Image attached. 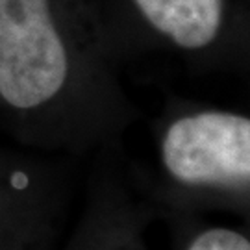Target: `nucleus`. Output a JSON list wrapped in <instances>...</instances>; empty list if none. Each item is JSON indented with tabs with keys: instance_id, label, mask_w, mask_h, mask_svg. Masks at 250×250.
<instances>
[{
	"instance_id": "nucleus-1",
	"label": "nucleus",
	"mask_w": 250,
	"mask_h": 250,
	"mask_svg": "<svg viewBox=\"0 0 250 250\" xmlns=\"http://www.w3.org/2000/svg\"><path fill=\"white\" fill-rule=\"evenodd\" d=\"M69 78V54L48 0H0V99L17 111L52 102Z\"/></svg>"
},
{
	"instance_id": "nucleus-2",
	"label": "nucleus",
	"mask_w": 250,
	"mask_h": 250,
	"mask_svg": "<svg viewBox=\"0 0 250 250\" xmlns=\"http://www.w3.org/2000/svg\"><path fill=\"white\" fill-rule=\"evenodd\" d=\"M160 158L167 176L180 188L247 195L250 119L217 109L178 117L163 132Z\"/></svg>"
},
{
	"instance_id": "nucleus-3",
	"label": "nucleus",
	"mask_w": 250,
	"mask_h": 250,
	"mask_svg": "<svg viewBox=\"0 0 250 250\" xmlns=\"http://www.w3.org/2000/svg\"><path fill=\"white\" fill-rule=\"evenodd\" d=\"M152 26L182 48L211 45L223 22V0H135Z\"/></svg>"
},
{
	"instance_id": "nucleus-4",
	"label": "nucleus",
	"mask_w": 250,
	"mask_h": 250,
	"mask_svg": "<svg viewBox=\"0 0 250 250\" xmlns=\"http://www.w3.org/2000/svg\"><path fill=\"white\" fill-rule=\"evenodd\" d=\"M186 250H250V241L239 230L213 226L198 232Z\"/></svg>"
},
{
	"instance_id": "nucleus-5",
	"label": "nucleus",
	"mask_w": 250,
	"mask_h": 250,
	"mask_svg": "<svg viewBox=\"0 0 250 250\" xmlns=\"http://www.w3.org/2000/svg\"><path fill=\"white\" fill-rule=\"evenodd\" d=\"M8 189L2 188L0 184V250H19V219L15 213L19 209L13 208V200L6 195Z\"/></svg>"
}]
</instances>
